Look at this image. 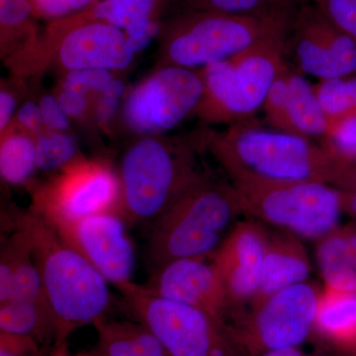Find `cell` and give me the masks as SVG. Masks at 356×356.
I'll return each instance as SVG.
<instances>
[{"label": "cell", "instance_id": "d6986e66", "mask_svg": "<svg viewBox=\"0 0 356 356\" xmlns=\"http://www.w3.org/2000/svg\"><path fill=\"white\" fill-rule=\"evenodd\" d=\"M43 285L27 228L16 221L15 231L0 254V304L10 300L44 298Z\"/></svg>", "mask_w": 356, "mask_h": 356}, {"label": "cell", "instance_id": "83f0119b", "mask_svg": "<svg viewBox=\"0 0 356 356\" xmlns=\"http://www.w3.org/2000/svg\"><path fill=\"white\" fill-rule=\"evenodd\" d=\"M37 170L57 173L83 156L69 132L44 130L35 137Z\"/></svg>", "mask_w": 356, "mask_h": 356}, {"label": "cell", "instance_id": "ac0fdd59", "mask_svg": "<svg viewBox=\"0 0 356 356\" xmlns=\"http://www.w3.org/2000/svg\"><path fill=\"white\" fill-rule=\"evenodd\" d=\"M310 273V261L299 238L283 231L269 233L259 291L248 309L281 290L305 282Z\"/></svg>", "mask_w": 356, "mask_h": 356}, {"label": "cell", "instance_id": "1f68e13d", "mask_svg": "<svg viewBox=\"0 0 356 356\" xmlns=\"http://www.w3.org/2000/svg\"><path fill=\"white\" fill-rule=\"evenodd\" d=\"M36 19L58 20L95 8L102 0H29Z\"/></svg>", "mask_w": 356, "mask_h": 356}, {"label": "cell", "instance_id": "ba28073f", "mask_svg": "<svg viewBox=\"0 0 356 356\" xmlns=\"http://www.w3.org/2000/svg\"><path fill=\"white\" fill-rule=\"evenodd\" d=\"M123 296L136 321L151 330L170 356H247L229 325L207 312L154 296L142 285Z\"/></svg>", "mask_w": 356, "mask_h": 356}, {"label": "cell", "instance_id": "f546056e", "mask_svg": "<svg viewBox=\"0 0 356 356\" xmlns=\"http://www.w3.org/2000/svg\"><path fill=\"white\" fill-rule=\"evenodd\" d=\"M321 144L341 161L356 163V109L330 120Z\"/></svg>", "mask_w": 356, "mask_h": 356}, {"label": "cell", "instance_id": "277c9868", "mask_svg": "<svg viewBox=\"0 0 356 356\" xmlns=\"http://www.w3.org/2000/svg\"><path fill=\"white\" fill-rule=\"evenodd\" d=\"M242 215L233 184L206 172L152 224V270L177 259L212 257Z\"/></svg>", "mask_w": 356, "mask_h": 356}, {"label": "cell", "instance_id": "d4e9b609", "mask_svg": "<svg viewBox=\"0 0 356 356\" xmlns=\"http://www.w3.org/2000/svg\"><path fill=\"white\" fill-rule=\"evenodd\" d=\"M36 142L14 122L0 134V175L10 185L30 186L36 172Z\"/></svg>", "mask_w": 356, "mask_h": 356}, {"label": "cell", "instance_id": "f6af8a7d", "mask_svg": "<svg viewBox=\"0 0 356 356\" xmlns=\"http://www.w3.org/2000/svg\"><path fill=\"white\" fill-rule=\"evenodd\" d=\"M306 356H311V355H306Z\"/></svg>", "mask_w": 356, "mask_h": 356}, {"label": "cell", "instance_id": "d6a6232c", "mask_svg": "<svg viewBox=\"0 0 356 356\" xmlns=\"http://www.w3.org/2000/svg\"><path fill=\"white\" fill-rule=\"evenodd\" d=\"M114 79L113 72L107 70L88 69L65 72L60 86L86 93L93 100Z\"/></svg>", "mask_w": 356, "mask_h": 356}, {"label": "cell", "instance_id": "e575fe53", "mask_svg": "<svg viewBox=\"0 0 356 356\" xmlns=\"http://www.w3.org/2000/svg\"><path fill=\"white\" fill-rule=\"evenodd\" d=\"M55 95L72 120L83 122L91 119L93 99L90 96L60 84L56 89Z\"/></svg>", "mask_w": 356, "mask_h": 356}, {"label": "cell", "instance_id": "5bb4252c", "mask_svg": "<svg viewBox=\"0 0 356 356\" xmlns=\"http://www.w3.org/2000/svg\"><path fill=\"white\" fill-rule=\"evenodd\" d=\"M268 236L259 221H238L211 257L228 293L229 323L247 310L259 291Z\"/></svg>", "mask_w": 356, "mask_h": 356}, {"label": "cell", "instance_id": "60d3db41", "mask_svg": "<svg viewBox=\"0 0 356 356\" xmlns=\"http://www.w3.org/2000/svg\"><path fill=\"white\" fill-rule=\"evenodd\" d=\"M344 232H346V243H348L351 261L356 266V227L353 225L344 227Z\"/></svg>", "mask_w": 356, "mask_h": 356}, {"label": "cell", "instance_id": "30bf717a", "mask_svg": "<svg viewBox=\"0 0 356 356\" xmlns=\"http://www.w3.org/2000/svg\"><path fill=\"white\" fill-rule=\"evenodd\" d=\"M203 93L201 70L158 67L126 92L122 124L136 138L166 135L196 115Z\"/></svg>", "mask_w": 356, "mask_h": 356}, {"label": "cell", "instance_id": "44dd1931", "mask_svg": "<svg viewBox=\"0 0 356 356\" xmlns=\"http://www.w3.org/2000/svg\"><path fill=\"white\" fill-rule=\"evenodd\" d=\"M103 356H170L149 327L140 322L102 317L92 324Z\"/></svg>", "mask_w": 356, "mask_h": 356}, {"label": "cell", "instance_id": "e0dca14e", "mask_svg": "<svg viewBox=\"0 0 356 356\" xmlns=\"http://www.w3.org/2000/svg\"><path fill=\"white\" fill-rule=\"evenodd\" d=\"M267 123L274 130L295 134L322 142L329 120L321 106L314 84L285 63L275 79L264 108Z\"/></svg>", "mask_w": 356, "mask_h": 356}, {"label": "cell", "instance_id": "484cf974", "mask_svg": "<svg viewBox=\"0 0 356 356\" xmlns=\"http://www.w3.org/2000/svg\"><path fill=\"white\" fill-rule=\"evenodd\" d=\"M316 255L325 287L356 292V266L348 252L344 227H337L318 240Z\"/></svg>", "mask_w": 356, "mask_h": 356}, {"label": "cell", "instance_id": "b9f144b4", "mask_svg": "<svg viewBox=\"0 0 356 356\" xmlns=\"http://www.w3.org/2000/svg\"><path fill=\"white\" fill-rule=\"evenodd\" d=\"M305 353L299 350L298 346H292V348H276L264 351L259 356H306Z\"/></svg>", "mask_w": 356, "mask_h": 356}, {"label": "cell", "instance_id": "4dcf8cb0", "mask_svg": "<svg viewBox=\"0 0 356 356\" xmlns=\"http://www.w3.org/2000/svg\"><path fill=\"white\" fill-rule=\"evenodd\" d=\"M356 43V0H307Z\"/></svg>", "mask_w": 356, "mask_h": 356}, {"label": "cell", "instance_id": "9a60e30c", "mask_svg": "<svg viewBox=\"0 0 356 356\" xmlns=\"http://www.w3.org/2000/svg\"><path fill=\"white\" fill-rule=\"evenodd\" d=\"M135 51L119 26L98 18L95 9L76 14L56 54L64 72L77 70L127 69Z\"/></svg>", "mask_w": 356, "mask_h": 356}, {"label": "cell", "instance_id": "f35d334b", "mask_svg": "<svg viewBox=\"0 0 356 356\" xmlns=\"http://www.w3.org/2000/svg\"><path fill=\"white\" fill-rule=\"evenodd\" d=\"M336 188L341 194L343 211L356 219V163L346 165Z\"/></svg>", "mask_w": 356, "mask_h": 356}, {"label": "cell", "instance_id": "8d00e7d4", "mask_svg": "<svg viewBox=\"0 0 356 356\" xmlns=\"http://www.w3.org/2000/svg\"><path fill=\"white\" fill-rule=\"evenodd\" d=\"M121 100L123 99L105 93H99L93 100L91 120L95 121L96 126L103 132H110L115 115L121 108Z\"/></svg>", "mask_w": 356, "mask_h": 356}, {"label": "cell", "instance_id": "ab89813d", "mask_svg": "<svg viewBox=\"0 0 356 356\" xmlns=\"http://www.w3.org/2000/svg\"><path fill=\"white\" fill-rule=\"evenodd\" d=\"M17 91L13 88V83H7L2 79L0 89V134L13 124L17 111Z\"/></svg>", "mask_w": 356, "mask_h": 356}, {"label": "cell", "instance_id": "ffe728a7", "mask_svg": "<svg viewBox=\"0 0 356 356\" xmlns=\"http://www.w3.org/2000/svg\"><path fill=\"white\" fill-rule=\"evenodd\" d=\"M314 332L334 350L356 356V292L325 287L321 293Z\"/></svg>", "mask_w": 356, "mask_h": 356}, {"label": "cell", "instance_id": "6da1fadb", "mask_svg": "<svg viewBox=\"0 0 356 356\" xmlns=\"http://www.w3.org/2000/svg\"><path fill=\"white\" fill-rule=\"evenodd\" d=\"M201 134L204 147L231 182L316 181L334 187L348 163L317 140L264 129L254 120L228 126L221 132Z\"/></svg>", "mask_w": 356, "mask_h": 356}, {"label": "cell", "instance_id": "52a82bcc", "mask_svg": "<svg viewBox=\"0 0 356 356\" xmlns=\"http://www.w3.org/2000/svg\"><path fill=\"white\" fill-rule=\"evenodd\" d=\"M245 215L299 238L320 240L337 228L343 212L341 194L323 182H232Z\"/></svg>", "mask_w": 356, "mask_h": 356}, {"label": "cell", "instance_id": "7402d4cb", "mask_svg": "<svg viewBox=\"0 0 356 356\" xmlns=\"http://www.w3.org/2000/svg\"><path fill=\"white\" fill-rule=\"evenodd\" d=\"M0 331L25 334L41 346H53L57 324L46 297L10 300L0 304Z\"/></svg>", "mask_w": 356, "mask_h": 356}, {"label": "cell", "instance_id": "f1b7e54d", "mask_svg": "<svg viewBox=\"0 0 356 356\" xmlns=\"http://www.w3.org/2000/svg\"><path fill=\"white\" fill-rule=\"evenodd\" d=\"M314 88L329 121L356 109V74L318 81Z\"/></svg>", "mask_w": 356, "mask_h": 356}, {"label": "cell", "instance_id": "5b68a950", "mask_svg": "<svg viewBox=\"0 0 356 356\" xmlns=\"http://www.w3.org/2000/svg\"><path fill=\"white\" fill-rule=\"evenodd\" d=\"M292 15L250 17L184 8L159 24L158 67L202 70L229 60L285 34Z\"/></svg>", "mask_w": 356, "mask_h": 356}, {"label": "cell", "instance_id": "74e56055", "mask_svg": "<svg viewBox=\"0 0 356 356\" xmlns=\"http://www.w3.org/2000/svg\"><path fill=\"white\" fill-rule=\"evenodd\" d=\"M13 122L18 127L31 134L34 137L46 130L39 102L34 100H28L21 104L16 111Z\"/></svg>", "mask_w": 356, "mask_h": 356}, {"label": "cell", "instance_id": "603a6c76", "mask_svg": "<svg viewBox=\"0 0 356 356\" xmlns=\"http://www.w3.org/2000/svg\"><path fill=\"white\" fill-rule=\"evenodd\" d=\"M29 0H0V54L6 64L31 50L40 33Z\"/></svg>", "mask_w": 356, "mask_h": 356}, {"label": "cell", "instance_id": "7c38bea8", "mask_svg": "<svg viewBox=\"0 0 356 356\" xmlns=\"http://www.w3.org/2000/svg\"><path fill=\"white\" fill-rule=\"evenodd\" d=\"M285 63L318 81L356 74V43L311 2L293 13L285 36Z\"/></svg>", "mask_w": 356, "mask_h": 356}, {"label": "cell", "instance_id": "9c48e42d", "mask_svg": "<svg viewBox=\"0 0 356 356\" xmlns=\"http://www.w3.org/2000/svg\"><path fill=\"white\" fill-rule=\"evenodd\" d=\"M30 191V210L54 227L103 213L119 214L120 177L106 159L81 156Z\"/></svg>", "mask_w": 356, "mask_h": 356}, {"label": "cell", "instance_id": "7bdbcfd3", "mask_svg": "<svg viewBox=\"0 0 356 356\" xmlns=\"http://www.w3.org/2000/svg\"><path fill=\"white\" fill-rule=\"evenodd\" d=\"M48 356H74L70 353L69 341L55 343L49 351Z\"/></svg>", "mask_w": 356, "mask_h": 356}, {"label": "cell", "instance_id": "d590c367", "mask_svg": "<svg viewBox=\"0 0 356 356\" xmlns=\"http://www.w3.org/2000/svg\"><path fill=\"white\" fill-rule=\"evenodd\" d=\"M40 108L46 130L54 132H69L72 119L67 116L55 93H47L40 97Z\"/></svg>", "mask_w": 356, "mask_h": 356}, {"label": "cell", "instance_id": "3957f363", "mask_svg": "<svg viewBox=\"0 0 356 356\" xmlns=\"http://www.w3.org/2000/svg\"><path fill=\"white\" fill-rule=\"evenodd\" d=\"M18 220L29 232L44 296L55 316V343L67 341L76 330L106 316L112 303L109 282L44 218L29 209Z\"/></svg>", "mask_w": 356, "mask_h": 356}, {"label": "cell", "instance_id": "7a4b0ae2", "mask_svg": "<svg viewBox=\"0 0 356 356\" xmlns=\"http://www.w3.org/2000/svg\"><path fill=\"white\" fill-rule=\"evenodd\" d=\"M201 134L136 138L122 156L119 214L132 224L153 222L205 175L198 154Z\"/></svg>", "mask_w": 356, "mask_h": 356}, {"label": "cell", "instance_id": "ee69618b", "mask_svg": "<svg viewBox=\"0 0 356 356\" xmlns=\"http://www.w3.org/2000/svg\"><path fill=\"white\" fill-rule=\"evenodd\" d=\"M83 355L84 356H103L97 350L95 351V353H83Z\"/></svg>", "mask_w": 356, "mask_h": 356}, {"label": "cell", "instance_id": "8fae6325", "mask_svg": "<svg viewBox=\"0 0 356 356\" xmlns=\"http://www.w3.org/2000/svg\"><path fill=\"white\" fill-rule=\"evenodd\" d=\"M321 293L307 281L293 285L236 316L229 330L247 356L299 346L314 332Z\"/></svg>", "mask_w": 356, "mask_h": 356}, {"label": "cell", "instance_id": "836d02e7", "mask_svg": "<svg viewBox=\"0 0 356 356\" xmlns=\"http://www.w3.org/2000/svg\"><path fill=\"white\" fill-rule=\"evenodd\" d=\"M51 346L25 334L0 331V356H46Z\"/></svg>", "mask_w": 356, "mask_h": 356}, {"label": "cell", "instance_id": "bcb514c9", "mask_svg": "<svg viewBox=\"0 0 356 356\" xmlns=\"http://www.w3.org/2000/svg\"><path fill=\"white\" fill-rule=\"evenodd\" d=\"M46 356H48V355H47Z\"/></svg>", "mask_w": 356, "mask_h": 356}, {"label": "cell", "instance_id": "8992f818", "mask_svg": "<svg viewBox=\"0 0 356 356\" xmlns=\"http://www.w3.org/2000/svg\"><path fill=\"white\" fill-rule=\"evenodd\" d=\"M285 36L286 33L201 70L204 93L195 116L208 125L254 120L285 65Z\"/></svg>", "mask_w": 356, "mask_h": 356}, {"label": "cell", "instance_id": "4fadbf2b", "mask_svg": "<svg viewBox=\"0 0 356 356\" xmlns=\"http://www.w3.org/2000/svg\"><path fill=\"white\" fill-rule=\"evenodd\" d=\"M54 228L122 294L132 289L135 252L120 214L103 213Z\"/></svg>", "mask_w": 356, "mask_h": 356}, {"label": "cell", "instance_id": "4316f807", "mask_svg": "<svg viewBox=\"0 0 356 356\" xmlns=\"http://www.w3.org/2000/svg\"><path fill=\"white\" fill-rule=\"evenodd\" d=\"M184 8L250 16H290L307 0H178Z\"/></svg>", "mask_w": 356, "mask_h": 356}, {"label": "cell", "instance_id": "cb8c5ba5", "mask_svg": "<svg viewBox=\"0 0 356 356\" xmlns=\"http://www.w3.org/2000/svg\"><path fill=\"white\" fill-rule=\"evenodd\" d=\"M159 0H105L95 7L96 15L119 26L127 34L133 51L144 49L154 35L151 15Z\"/></svg>", "mask_w": 356, "mask_h": 356}, {"label": "cell", "instance_id": "2e32d148", "mask_svg": "<svg viewBox=\"0 0 356 356\" xmlns=\"http://www.w3.org/2000/svg\"><path fill=\"white\" fill-rule=\"evenodd\" d=\"M142 286L149 294L196 307L228 325L231 303L211 257L168 262Z\"/></svg>", "mask_w": 356, "mask_h": 356}]
</instances>
